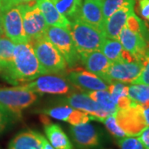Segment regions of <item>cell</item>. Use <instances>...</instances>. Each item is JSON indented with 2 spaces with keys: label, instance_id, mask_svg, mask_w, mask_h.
Instances as JSON below:
<instances>
[{
  "label": "cell",
  "instance_id": "cell-1",
  "mask_svg": "<svg viewBox=\"0 0 149 149\" xmlns=\"http://www.w3.org/2000/svg\"><path fill=\"white\" fill-rule=\"evenodd\" d=\"M41 74H44V71L32 44L29 42L15 44L13 61L6 81L12 85H18L35 80Z\"/></svg>",
  "mask_w": 149,
  "mask_h": 149
},
{
  "label": "cell",
  "instance_id": "cell-2",
  "mask_svg": "<svg viewBox=\"0 0 149 149\" xmlns=\"http://www.w3.org/2000/svg\"><path fill=\"white\" fill-rule=\"evenodd\" d=\"M68 30L80 57L100 50L107 38L104 31L80 20L70 22Z\"/></svg>",
  "mask_w": 149,
  "mask_h": 149
},
{
  "label": "cell",
  "instance_id": "cell-3",
  "mask_svg": "<svg viewBox=\"0 0 149 149\" xmlns=\"http://www.w3.org/2000/svg\"><path fill=\"white\" fill-rule=\"evenodd\" d=\"M37 100V94L26 89L23 85L0 86V106L8 112L15 120L20 118L22 111L31 106Z\"/></svg>",
  "mask_w": 149,
  "mask_h": 149
},
{
  "label": "cell",
  "instance_id": "cell-4",
  "mask_svg": "<svg viewBox=\"0 0 149 149\" xmlns=\"http://www.w3.org/2000/svg\"><path fill=\"white\" fill-rule=\"evenodd\" d=\"M29 42L32 44L44 74H60L67 69L64 57L45 36Z\"/></svg>",
  "mask_w": 149,
  "mask_h": 149
},
{
  "label": "cell",
  "instance_id": "cell-5",
  "mask_svg": "<svg viewBox=\"0 0 149 149\" xmlns=\"http://www.w3.org/2000/svg\"><path fill=\"white\" fill-rule=\"evenodd\" d=\"M45 37L58 50L69 67H74L80 63V56L68 29L50 26L47 27Z\"/></svg>",
  "mask_w": 149,
  "mask_h": 149
},
{
  "label": "cell",
  "instance_id": "cell-6",
  "mask_svg": "<svg viewBox=\"0 0 149 149\" xmlns=\"http://www.w3.org/2000/svg\"><path fill=\"white\" fill-rule=\"evenodd\" d=\"M17 6L21 12L23 27L28 42L44 37L47 24L35 0Z\"/></svg>",
  "mask_w": 149,
  "mask_h": 149
},
{
  "label": "cell",
  "instance_id": "cell-7",
  "mask_svg": "<svg viewBox=\"0 0 149 149\" xmlns=\"http://www.w3.org/2000/svg\"><path fill=\"white\" fill-rule=\"evenodd\" d=\"M118 124L127 136L137 137L147 127L143 106L133 102L131 106L118 109L115 113Z\"/></svg>",
  "mask_w": 149,
  "mask_h": 149
},
{
  "label": "cell",
  "instance_id": "cell-8",
  "mask_svg": "<svg viewBox=\"0 0 149 149\" xmlns=\"http://www.w3.org/2000/svg\"><path fill=\"white\" fill-rule=\"evenodd\" d=\"M23 86L36 94L42 95H65L73 90L72 85L64 76L56 74L40 75Z\"/></svg>",
  "mask_w": 149,
  "mask_h": 149
},
{
  "label": "cell",
  "instance_id": "cell-9",
  "mask_svg": "<svg viewBox=\"0 0 149 149\" xmlns=\"http://www.w3.org/2000/svg\"><path fill=\"white\" fill-rule=\"evenodd\" d=\"M0 16L6 37H8L15 44L28 42L18 6H13L3 10Z\"/></svg>",
  "mask_w": 149,
  "mask_h": 149
},
{
  "label": "cell",
  "instance_id": "cell-10",
  "mask_svg": "<svg viewBox=\"0 0 149 149\" xmlns=\"http://www.w3.org/2000/svg\"><path fill=\"white\" fill-rule=\"evenodd\" d=\"M69 131L74 146L78 149H98L101 146V135L90 123L71 125Z\"/></svg>",
  "mask_w": 149,
  "mask_h": 149
},
{
  "label": "cell",
  "instance_id": "cell-11",
  "mask_svg": "<svg viewBox=\"0 0 149 149\" xmlns=\"http://www.w3.org/2000/svg\"><path fill=\"white\" fill-rule=\"evenodd\" d=\"M143 69V63L134 61H118L112 62L108 72V83L122 82L132 83L140 74Z\"/></svg>",
  "mask_w": 149,
  "mask_h": 149
},
{
  "label": "cell",
  "instance_id": "cell-12",
  "mask_svg": "<svg viewBox=\"0 0 149 149\" xmlns=\"http://www.w3.org/2000/svg\"><path fill=\"white\" fill-rule=\"evenodd\" d=\"M61 101L70 107L84 111L89 113L92 118V120L102 122L103 119L109 114L103 110L95 101H94L90 96L85 93L71 94L62 99Z\"/></svg>",
  "mask_w": 149,
  "mask_h": 149
},
{
  "label": "cell",
  "instance_id": "cell-13",
  "mask_svg": "<svg viewBox=\"0 0 149 149\" xmlns=\"http://www.w3.org/2000/svg\"><path fill=\"white\" fill-rule=\"evenodd\" d=\"M124 50L133 56L135 61L143 63L146 56L147 43L140 35L132 32L124 26L118 35V39Z\"/></svg>",
  "mask_w": 149,
  "mask_h": 149
},
{
  "label": "cell",
  "instance_id": "cell-14",
  "mask_svg": "<svg viewBox=\"0 0 149 149\" xmlns=\"http://www.w3.org/2000/svg\"><path fill=\"white\" fill-rule=\"evenodd\" d=\"M67 80L77 88L89 91H106L109 85L96 74L85 70L77 69L70 71Z\"/></svg>",
  "mask_w": 149,
  "mask_h": 149
},
{
  "label": "cell",
  "instance_id": "cell-15",
  "mask_svg": "<svg viewBox=\"0 0 149 149\" xmlns=\"http://www.w3.org/2000/svg\"><path fill=\"white\" fill-rule=\"evenodd\" d=\"M134 5L135 1L128 3L104 20L103 31L107 38L118 39V35L125 26L128 17L134 11Z\"/></svg>",
  "mask_w": 149,
  "mask_h": 149
},
{
  "label": "cell",
  "instance_id": "cell-16",
  "mask_svg": "<svg viewBox=\"0 0 149 149\" xmlns=\"http://www.w3.org/2000/svg\"><path fill=\"white\" fill-rule=\"evenodd\" d=\"M41 120L48 142L52 147L56 149H74L69 137L59 124L51 122L47 116L43 113L41 115Z\"/></svg>",
  "mask_w": 149,
  "mask_h": 149
},
{
  "label": "cell",
  "instance_id": "cell-17",
  "mask_svg": "<svg viewBox=\"0 0 149 149\" xmlns=\"http://www.w3.org/2000/svg\"><path fill=\"white\" fill-rule=\"evenodd\" d=\"M80 62L85 65L88 71L108 82V72L112 62L102 53L101 51H95L80 57Z\"/></svg>",
  "mask_w": 149,
  "mask_h": 149
},
{
  "label": "cell",
  "instance_id": "cell-18",
  "mask_svg": "<svg viewBox=\"0 0 149 149\" xmlns=\"http://www.w3.org/2000/svg\"><path fill=\"white\" fill-rule=\"evenodd\" d=\"M80 20L103 31L104 19L102 10V0H85L82 3L79 17Z\"/></svg>",
  "mask_w": 149,
  "mask_h": 149
},
{
  "label": "cell",
  "instance_id": "cell-19",
  "mask_svg": "<svg viewBox=\"0 0 149 149\" xmlns=\"http://www.w3.org/2000/svg\"><path fill=\"white\" fill-rule=\"evenodd\" d=\"M46 138L37 131L27 129L12 139L8 149H42Z\"/></svg>",
  "mask_w": 149,
  "mask_h": 149
},
{
  "label": "cell",
  "instance_id": "cell-20",
  "mask_svg": "<svg viewBox=\"0 0 149 149\" xmlns=\"http://www.w3.org/2000/svg\"><path fill=\"white\" fill-rule=\"evenodd\" d=\"M36 3L42 12L47 24L49 26L69 29L70 22L57 10L51 0H36Z\"/></svg>",
  "mask_w": 149,
  "mask_h": 149
},
{
  "label": "cell",
  "instance_id": "cell-21",
  "mask_svg": "<svg viewBox=\"0 0 149 149\" xmlns=\"http://www.w3.org/2000/svg\"><path fill=\"white\" fill-rule=\"evenodd\" d=\"M14 47L15 43L6 37L4 34L0 37V75L4 80L8 77L12 68Z\"/></svg>",
  "mask_w": 149,
  "mask_h": 149
},
{
  "label": "cell",
  "instance_id": "cell-22",
  "mask_svg": "<svg viewBox=\"0 0 149 149\" xmlns=\"http://www.w3.org/2000/svg\"><path fill=\"white\" fill-rule=\"evenodd\" d=\"M57 10L70 22L76 20L80 14L82 0H51Z\"/></svg>",
  "mask_w": 149,
  "mask_h": 149
},
{
  "label": "cell",
  "instance_id": "cell-23",
  "mask_svg": "<svg viewBox=\"0 0 149 149\" xmlns=\"http://www.w3.org/2000/svg\"><path fill=\"white\" fill-rule=\"evenodd\" d=\"M87 95L95 101L103 110L106 112L109 115L116 113L118 110L117 105L112 100L109 92L106 91H91Z\"/></svg>",
  "mask_w": 149,
  "mask_h": 149
},
{
  "label": "cell",
  "instance_id": "cell-24",
  "mask_svg": "<svg viewBox=\"0 0 149 149\" xmlns=\"http://www.w3.org/2000/svg\"><path fill=\"white\" fill-rule=\"evenodd\" d=\"M100 50L111 62L121 61L123 47L117 39L106 38Z\"/></svg>",
  "mask_w": 149,
  "mask_h": 149
},
{
  "label": "cell",
  "instance_id": "cell-25",
  "mask_svg": "<svg viewBox=\"0 0 149 149\" xmlns=\"http://www.w3.org/2000/svg\"><path fill=\"white\" fill-rule=\"evenodd\" d=\"M125 26L130 29L132 32L140 35L144 39L146 43L149 41V28L147 24L141 18L134 13V11L132 12L127 18Z\"/></svg>",
  "mask_w": 149,
  "mask_h": 149
},
{
  "label": "cell",
  "instance_id": "cell-26",
  "mask_svg": "<svg viewBox=\"0 0 149 149\" xmlns=\"http://www.w3.org/2000/svg\"><path fill=\"white\" fill-rule=\"evenodd\" d=\"M128 96L131 100L139 104L149 102V85L144 84H133L128 86Z\"/></svg>",
  "mask_w": 149,
  "mask_h": 149
},
{
  "label": "cell",
  "instance_id": "cell-27",
  "mask_svg": "<svg viewBox=\"0 0 149 149\" xmlns=\"http://www.w3.org/2000/svg\"><path fill=\"white\" fill-rule=\"evenodd\" d=\"M73 110H74V108L70 107V105H61V106L53 107V108L43 109L42 113L43 114L53 118L55 119L67 122Z\"/></svg>",
  "mask_w": 149,
  "mask_h": 149
},
{
  "label": "cell",
  "instance_id": "cell-28",
  "mask_svg": "<svg viewBox=\"0 0 149 149\" xmlns=\"http://www.w3.org/2000/svg\"><path fill=\"white\" fill-rule=\"evenodd\" d=\"M136 0H102V10L104 19L106 20L116 11L121 8L126 3Z\"/></svg>",
  "mask_w": 149,
  "mask_h": 149
},
{
  "label": "cell",
  "instance_id": "cell-29",
  "mask_svg": "<svg viewBox=\"0 0 149 149\" xmlns=\"http://www.w3.org/2000/svg\"><path fill=\"white\" fill-rule=\"evenodd\" d=\"M102 123L105 125L107 130L109 132V133L111 134L112 136L116 138L118 140L127 136L125 134V133L122 130V128L118 126L117 121H116L115 113L114 114H111V115H109L106 118H104L103 119Z\"/></svg>",
  "mask_w": 149,
  "mask_h": 149
},
{
  "label": "cell",
  "instance_id": "cell-30",
  "mask_svg": "<svg viewBox=\"0 0 149 149\" xmlns=\"http://www.w3.org/2000/svg\"><path fill=\"white\" fill-rule=\"evenodd\" d=\"M108 91L111 95L113 101L116 104L120 97L128 95V86L124 85L122 82L116 81L111 83V85L108 87Z\"/></svg>",
  "mask_w": 149,
  "mask_h": 149
},
{
  "label": "cell",
  "instance_id": "cell-31",
  "mask_svg": "<svg viewBox=\"0 0 149 149\" xmlns=\"http://www.w3.org/2000/svg\"><path fill=\"white\" fill-rule=\"evenodd\" d=\"M118 144L120 149H145L138 137L126 136L118 140Z\"/></svg>",
  "mask_w": 149,
  "mask_h": 149
},
{
  "label": "cell",
  "instance_id": "cell-32",
  "mask_svg": "<svg viewBox=\"0 0 149 149\" xmlns=\"http://www.w3.org/2000/svg\"><path fill=\"white\" fill-rule=\"evenodd\" d=\"M91 120H92V118L89 113L74 109V110L68 118L67 123H69L70 125H78V124L89 123Z\"/></svg>",
  "mask_w": 149,
  "mask_h": 149
},
{
  "label": "cell",
  "instance_id": "cell-33",
  "mask_svg": "<svg viewBox=\"0 0 149 149\" xmlns=\"http://www.w3.org/2000/svg\"><path fill=\"white\" fill-rule=\"evenodd\" d=\"M132 84H144L149 85V55L146 53V56L143 62V69L139 75L133 80Z\"/></svg>",
  "mask_w": 149,
  "mask_h": 149
},
{
  "label": "cell",
  "instance_id": "cell-34",
  "mask_svg": "<svg viewBox=\"0 0 149 149\" xmlns=\"http://www.w3.org/2000/svg\"><path fill=\"white\" fill-rule=\"evenodd\" d=\"M15 121V118L8 112L0 106V134L4 133Z\"/></svg>",
  "mask_w": 149,
  "mask_h": 149
},
{
  "label": "cell",
  "instance_id": "cell-35",
  "mask_svg": "<svg viewBox=\"0 0 149 149\" xmlns=\"http://www.w3.org/2000/svg\"><path fill=\"white\" fill-rule=\"evenodd\" d=\"M138 4L140 15L149 22V0H138Z\"/></svg>",
  "mask_w": 149,
  "mask_h": 149
},
{
  "label": "cell",
  "instance_id": "cell-36",
  "mask_svg": "<svg viewBox=\"0 0 149 149\" xmlns=\"http://www.w3.org/2000/svg\"><path fill=\"white\" fill-rule=\"evenodd\" d=\"M34 0H0L1 6H2V11L5 10L8 8L17 6L23 3H27L29 2H32Z\"/></svg>",
  "mask_w": 149,
  "mask_h": 149
},
{
  "label": "cell",
  "instance_id": "cell-37",
  "mask_svg": "<svg viewBox=\"0 0 149 149\" xmlns=\"http://www.w3.org/2000/svg\"><path fill=\"white\" fill-rule=\"evenodd\" d=\"M137 137L143 144L144 148L149 149V126H147Z\"/></svg>",
  "mask_w": 149,
  "mask_h": 149
},
{
  "label": "cell",
  "instance_id": "cell-38",
  "mask_svg": "<svg viewBox=\"0 0 149 149\" xmlns=\"http://www.w3.org/2000/svg\"><path fill=\"white\" fill-rule=\"evenodd\" d=\"M133 101L131 100V99L127 96H122L118 99V100L116 103L118 109H126L128 107L131 106L133 104Z\"/></svg>",
  "mask_w": 149,
  "mask_h": 149
},
{
  "label": "cell",
  "instance_id": "cell-39",
  "mask_svg": "<svg viewBox=\"0 0 149 149\" xmlns=\"http://www.w3.org/2000/svg\"><path fill=\"white\" fill-rule=\"evenodd\" d=\"M142 106H143V113L145 122H146L147 126H149V104H142Z\"/></svg>",
  "mask_w": 149,
  "mask_h": 149
},
{
  "label": "cell",
  "instance_id": "cell-40",
  "mask_svg": "<svg viewBox=\"0 0 149 149\" xmlns=\"http://www.w3.org/2000/svg\"><path fill=\"white\" fill-rule=\"evenodd\" d=\"M42 149H56V148H55L54 147H52V145L46 139V140H45V142H44V143H43V147Z\"/></svg>",
  "mask_w": 149,
  "mask_h": 149
},
{
  "label": "cell",
  "instance_id": "cell-41",
  "mask_svg": "<svg viewBox=\"0 0 149 149\" xmlns=\"http://www.w3.org/2000/svg\"><path fill=\"white\" fill-rule=\"evenodd\" d=\"M4 34V32H3V22H2V18H1V16H0V37L2 35Z\"/></svg>",
  "mask_w": 149,
  "mask_h": 149
},
{
  "label": "cell",
  "instance_id": "cell-42",
  "mask_svg": "<svg viewBox=\"0 0 149 149\" xmlns=\"http://www.w3.org/2000/svg\"><path fill=\"white\" fill-rule=\"evenodd\" d=\"M146 53L149 55V41L147 43V51H146Z\"/></svg>",
  "mask_w": 149,
  "mask_h": 149
},
{
  "label": "cell",
  "instance_id": "cell-43",
  "mask_svg": "<svg viewBox=\"0 0 149 149\" xmlns=\"http://www.w3.org/2000/svg\"><path fill=\"white\" fill-rule=\"evenodd\" d=\"M2 13V6H1V3H0V14Z\"/></svg>",
  "mask_w": 149,
  "mask_h": 149
},
{
  "label": "cell",
  "instance_id": "cell-44",
  "mask_svg": "<svg viewBox=\"0 0 149 149\" xmlns=\"http://www.w3.org/2000/svg\"><path fill=\"white\" fill-rule=\"evenodd\" d=\"M0 68H1V61H0Z\"/></svg>",
  "mask_w": 149,
  "mask_h": 149
},
{
  "label": "cell",
  "instance_id": "cell-45",
  "mask_svg": "<svg viewBox=\"0 0 149 149\" xmlns=\"http://www.w3.org/2000/svg\"><path fill=\"white\" fill-rule=\"evenodd\" d=\"M147 104H149V102H148V103H147Z\"/></svg>",
  "mask_w": 149,
  "mask_h": 149
}]
</instances>
